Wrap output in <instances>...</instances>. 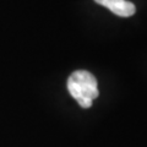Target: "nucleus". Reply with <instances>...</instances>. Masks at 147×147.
I'll return each mask as SVG.
<instances>
[{
    "mask_svg": "<svg viewBox=\"0 0 147 147\" xmlns=\"http://www.w3.org/2000/svg\"><path fill=\"white\" fill-rule=\"evenodd\" d=\"M67 90L71 97L75 98L82 108H90L93 99L99 94L97 80L86 70H79L71 74L67 79Z\"/></svg>",
    "mask_w": 147,
    "mask_h": 147,
    "instance_id": "f257e3e1",
    "label": "nucleus"
},
{
    "mask_svg": "<svg viewBox=\"0 0 147 147\" xmlns=\"http://www.w3.org/2000/svg\"><path fill=\"white\" fill-rule=\"evenodd\" d=\"M97 4H99V5H102L104 7L109 9V10H112V9L117 5V4L124 1V0H94Z\"/></svg>",
    "mask_w": 147,
    "mask_h": 147,
    "instance_id": "f03ea898",
    "label": "nucleus"
}]
</instances>
